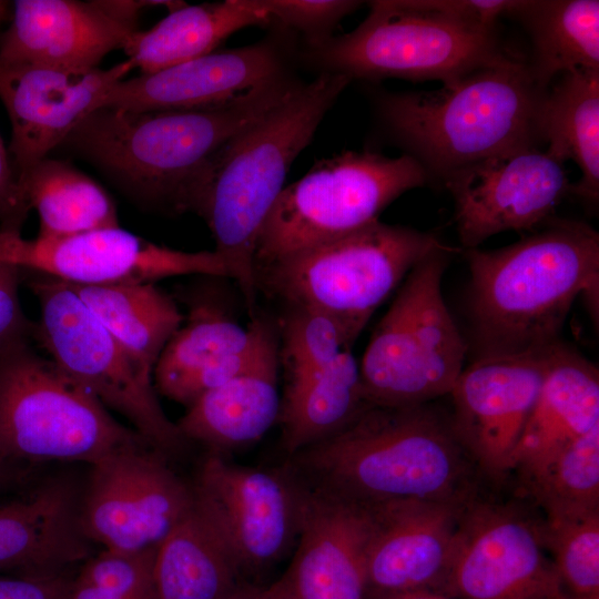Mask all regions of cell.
I'll use <instances>...</instances> for the list:
<instances>
[{"instance_id": "42", "label": "cell", "mask_w": 599, "mask_h": 599, "mask_svg": "<svg viewBox=\"0 0 599 599\" xmlns=\"http://www.w3.org/2000/svg\"><path fill=\"white\" fill-rule=\"evenodd\" d=\"M365 599H455L444 592L432 589H418L396 592H366Z\"/></svg>"}, {"instance_id": "22", "label": "cell", "mask_w": 599, "mask_h": 599, "mask_svg": "<svg viewBox=\"0 0 599 599\" xmlns=\"http://www.w3.org/2000/svg\"><path fill=\"white\" fill-rule=\"evenodd\" d=\"M273 42L213 51L156 72L123 79L99 108L164 111L201 108L237 98L285 73Z\"/></svg>"}, {"instance_id": "34", "label": "cell", "mask_w": 599, "mask_h": 599, "mask_svg": "<svg viewBox=\"0 0 599 599\" xmlns=\"http://www.w3.org/2000/svg\"><path fill=\"white\" fill-rule=\"evenodd\" d=\"M524 485L544 514L599 508V427L567 446Z\"/></svg>"}, {"instance_id": "15", "label": "cell", "mask_w": 599, "mask_h": 599, "mask_svg": "<svg viewBox=\"0 0 599 599\" xmlns=\"http://www.w3.org/2000/svg\"><path fill=\"white\" fill-rule=\"evenodd\" d=\"M545 550L541 519L478 494L461 514L438 591L455 599H525L558 577Z\"/></svg>"}, {"instance_id": "9", "label": "cell", "mask_w": 599, "mask_h": 599, "mask_svg": "<svg viewBox=\"0 0 599 599\" xmlns=\"http://www.w3.org/2000/svg\"><path fill=\"white\" fill-rule=\"evenodd\" d=\"M451 248L444 245L406 275L359 363L366 399L410 406L450 394L464 369L467 344L441 292Z\"/></svg>"}, {"instance_id": "12", "label": "cell", "mask_w": 599, "mask_h": 599, "mask_svg": "<svg viewBox=\"0 0 599 599\" xmlns=\"http://www.w3.org/2000/svg\"><path fill=\"white\" fill-rule=\"evenodd\" d=\"M191 486L195 508L219 535L245 581L275 567L294 549L305 487L287 467L251 468L211 453Z\"/></svg>"}, {"instance_id": "32", "label": "cell", "mask_w": 599, "mask_h": 599, "mask_svg": "<svg viewBox=\"0 0 599 599\" xmlns=\"http://www.w3.org/2000/svg\"><path fill=\"white\" fill-rule=\"evenodd\" d=\"M510 16L525 26L532 43L528 65L537 85L576 69H599V1H516Z\"/></svg>"}, {"instance_id": "45", "label": "cell", "mask_w": 599, "mask_h": 599, "mask_svg": "<svg viewBox=\"0 0 599 599\" xmlns=\"http://www.w3.org/2000/svg\"><path fill=\"white\" fill-rule=\"evenodd\" d=\"M232 599H283L274 587L245 583Z\"/></svg>"}, {"instance_id": "28", "label": "cell", "mask_w": 599, "mask_h": 599, "mask_svg": "<svg viewBox=\"0 0 599 599\" xmlns=\"http://www.w3.org/2000/svg\"><path fill=\"white\" fill-rule=\"evenodd\" d=\"M369 406L359 364L345 349L327 366L285 383L277 420L282 448L291 457L337 434Z\"/></svg>"}, {"instance_id": "39", "label": "cell", "mask_w": 599, "mask_h": 599, "mask_svg": "<svg viewBox=\"0 0 599 599\" xmlns=\"http://www.w3.org/2000/svg\"><path fill=\"white\" fill-rule=\"evenodd\" d=\"M21 270L0 262V354L11 346L27 341L32 324L24 316L20 297Z\"/></svg>"}, {"instance_id": "26", "label": "cell", "mask_w": 599, "mask_h": 599, "mask_svg": "<svg viewBox=\"0 0 599 599\" xmlns=\"http://www.w3.org/2000/svg\"><path fill=\"white\" fill-rule=\"evenodd\" d=\"M278 369L277 346L247 373L201 395L176 423L182 437L216 454L258 441L278 420Z\"/></svg>"}, {"instance_id": "23", "label": "cell", "mask_w": 599, "mask_h": 599, "mask_svg": "<svg viewBox=\"0 0 599 599\" xmlns=\"http://www.w3.org/2000/svg\"><path fill=\"white\" fill-rule=\"evenodd\" d=\"M256 333V315L243 327L211 304L192 305L154 368L156 393L187 407L204 393L247 373L258 359V351L250 346Z\"/></svg>"}, {"instance_id": "29", "label": "cell", "mask_w": 599, "mask_h": 599, "mask_svg": "<svg viewBox=\"0 0 599 599\" xmlns=\"http://www.w3.org/2000/svg\"><path fill=\"white\" fill-rule=\"evenodd\" d=\"M538 136L546 152L580 169L569 192L593 204L599 197V69H576L560 74L545 91L538 111Z\"/></svg>"}, {"instance_id": "19", "label": "cell", "mask_w": 599, "mask_h": 599, "mask_svg": "<svg viewBox=\"0 0 599 599\" xmlns=\"http://www.w3.org/2000/svg\"><path fill=\"white\" fill-rule=\"evenodd\" d=\"M304 487L294 555L272 586L283 599H365L372 528L367 506Z\"/></svg>"}, {"instance_id": "36", "label": "cell", "mask_w": 599, "mask_h": 599, "mask_svg": "<svg viewBox=\"0 0 599 599\" xmlns=\"http://www.w3.org/2000/svg\"><path fill=\"white\" fill-rule=\"evenodd\" d=\"M276 326L278 364L283 367L285 383L327 366L347 349L337 324L315 309L284 307Z\"/></svg>"}, {"instance_id": "40", "label": "cell", "mask_w": 599, "mask_h": 599, "mask_svg": "<svg viewBox=\"0 0 599 599\" xmlns=\"http://www.w3.org/2000/svg\"><path fill=\"white\" fill-rule=\"evenodd\" d=\"M73 579L65 572L0 577V599H71Z\"/></svg>"}, {"instance_id": "33", "label": "cell", "mask_w": 599, "mask_h": 599, "mask_svg": "<svg viewBox=\"0 0 599 599\" xmlns=\"http://www.w3.org/2000/svg\"><path fill=\"white\" fill-rule=\"evenodd\" d=\"M18 181L30 210L38 214L40 237L55 238L120 226L109 193L64 160L48 156Z\"/></svg>"}, {"instance_id": "37", "label": "cell", "mask_w": 599, "mask_h": 599, "mask_svg": "<svg viewBox=\"0 0 599 599\" xmlns=\"http://www.w3.org/2000/svg\"><path fill=\"white\" fill-rule=\"evenodd\" d=\"M155 552L102 549L83 562L75 578L122 599H155Z\"/></svg>"}, {"instance_id": "5", "label": "cell", "mask_w": 599, "mask_h": 599, "mask_svg": "<svg viewBox=\"0 0 599 599\" xmlns=\"http://www.w3.org/2000/svg\"><path fill=\"white\" fill-rule=\"evenodd\" d=\"M546 90L511 55L432 91L379 100L386 129L428 173L443 181L499 153L536 144Z\"/></svg>"}, {"instance_id": "41", "label": "cell", "mask_w": 599, "mask_h": 599, "mask_svg": "<svg viewBox=\"0 0 599 599\" xmlns=\"http://www.w3.org/2000/svg\"><path fill=\"white\" fill-rule=\"evenodd\" d=\"M30 207L0 135V230L21 232Z\"/></svg>"}, {"instance_id": "8", "label": "cell", "mask_w": 599, "mask_h": 599, "mask_svg": "<svg viewBox=\"0 0 599 599\" xmlns=\"http://www.w3.org/2000/svg\"><path fill=\"white\" fill-rule=\"evenodd\" d=\"M148 443L27 341L0 354V460L89 466ZM149 444V443H148Z\"/></svg>"}, {"instance_id": "30", "label": "cell", "mask_w": 599, "mask_h": 599, "mask_svg": "<svg viewBox=\"0 0 599 599\" xmlns=\"http://www.w3.org/2000/svg\"><path fill=\"white\" fill-rule=\"evenodd\" d=\"M153 578L155 599H232L250 583L195 504L156 548Z\"/></svg>"}, {"instance_id": "16", "label": "cell", "mask_w": 599, "mask_h": 599, "mask_svg": "<svg viewBox=\"0 0 599 599\" xmlns=\"http://www.w3.org/2000/svg\"><path fill=\"white\" fill-rule=\"evenodd\" d=\"M443 182L454 199L457 232L466 250L505 231L540 226L570 185L562 163L536 144L485 159Z\"/></svg>"}, {"instance_id": "13", "label": "cell", "mask_w": 599, "mask_h": 599, "mask_svg": "<svg viewBox=\"0 0 599 599\" xmlns=\"http://www.w3.org/2000/svg\"><path fill=\"white\" fill-rule=\"evenodd\" d=\"M148 443L90 465L80 493V524L102 549H155L193 509L192 486Z\"/></svg>"}, {"instance_id": "2", "label": "cell", "mask_w": 599, "mask_h": 599, "mask_svg": "<svg viewBox=\"0 0 599 599\" xmlns=\"http://www.w3.org/2000/svg\"><path fill=\"white\" fill-rule=\"evenodd\" d=\"M286 467L306 487L366 505L468 502L481 475L450 413L434 402L370 405L337 434L288 457Z\"/></svg>"}, {"instance_id": "14", "label": "cell", "mask_w": 599, "mask_h": 599, "mask_svg": "<svg viewBox=\"0 0 599 599\" xmlns=\"http://www.w3.org/2000/svg\"><path fill=\"white\" fill-rule=\"evenodd\" d=\"M0 262L77 286L155 283L195 274L227 277L214 251L174 250L120 226L31 240L19 231L0 230Z\"/></svg>"}, {"instance_id": "11", "label": "cell", "mask_w": 599, "mask_h": 599, "mask_svg": "<svg viewBox=\"0 0 599 599\" xmlns=\"http://www.w3.org/2000/svg\"><path fill=\"white\" fill-rule=\"evenodd\" d=\"M29 281L40 307L31 334L49 358L105 408L122 415L155 449L165 455L180 451L186 440L163 410L153 378L138 367L72 286L38 273Z\"/></svg>"}, {"instance_id": "21", "label": "cell", "mask_w": 599, "mask_h": 599, "mask_svg": "<svg viewBox=\"0 0 599 599\" xmlns=\"http://www.w3.org/2000/svg\"><path fill=\"white\" fill-rule=\"evenodd\" d=\"M13 8L0 38L3 64L92 70L108 53L123 49L138 30L114 12L109 0H17Z\"/></svg>"}, {"instance_id": "6", "label": "cell", "mask_w": 599, "mask_h": 599, "mask_svg": "<svg viewBox=\"0 0 599 599\" xmlns=\"http://www.w3.org/2000/svg\"><path fill=\"white\" fill-rule=\"evenodd\" d=\"M435 235L379 220L339 238L255 268L257 295L283 307L322 312L347 349L377 307L426 255L444 246Z\"/></svg>"}, {"instance_id": "24", "label": "cell", "mask_w": 599, "mask_h": 599, "mask_svg": "<svg viewBox=\"0 0 599 599\" xmlns=\"http://www.w3.org/2000/svg\"><path fill=\"white\" fill-rule=\"evenodd\" d=\"M80 493L55 479L27 498L0 506V571L62 573L92 555L80 524Z\"/></svg>"}, {"instance_id": "46", "label": "cell", "mask_w": 599, "mask_h": 599, "mask_svg": "<svg viewBox=\"0 0 599 599\" xmlns=\"http://www.w3.org/2000/svg\"><path fill=\"white\" fill-rule=\"evenodd\" d=\"M7 12H8V2L0 0V24L6 18Z\"/></svg>"}, {"instance_id": "20", "label": "cell", "mask_w": 599, "mask_h": 599, "mask_svg": "<svg viewBox=\"0 0 599 599\" xmlns=\"http://www.w3.org/2000/svg\"><path fill=\"white\" fill-rule=\"evenodd\" d=\"M468 502L405 499L363 504L372 519L367 592L439 590Z\"/></svg>"}, {"instance_id": "35", "label": "cell", "mask_w": 599, "mask_h": 599, "mask_svg": "<svg viewBox=\"0 0 599 599\" xmlns=\"http://www.w3.org/2000/svg\"><path fill=\"white\" fill-rule=\"evenodd\" d=\"M545 548L575 599L599 593V508L548 512L541 518Z\"/></svg>"}, {"instance_id": "31", "label": "cell", "mask_w": 599, "mask_h": 599, "mask_svg": "<svg viewBox=\"0 0 599 599\" xmlns=\"http://www.w3.org/2000/svg\"><path fill=\"white\" fill-rule=\"evenodd\" d=\"M71 286L138 367L153 378L162 352L184 321L174 298L155 283Z\"/></svg>"}, {"instance_id": "18", "label": "cell", "mask_w": 599, "mask_h": 599, "mask_svg": "<svg viewBox=\"0 0 599 599\" xmlns=\"http://www.w3.org/2000/svg\"><path fill=\"white\" fill-rule=\"evenodd\" d=\"M134 68L130 59L87 71L0 63V100L11 125L8 152L18 179L58 149Z\"/></svg>"}, {"instance_id": "25", "label": "cell", "mask_w": 599, "mask_h": 599, "mask_svg": "<svg viewBox=\"0 0 599 599\" xmlns=\"http://www.w3.org/2000/svg\"><path fill=\"white\" fill-rule=\"evenodd\" d=\"M599 427L597 366L559 342L512 453L510 471L526 481L571 443Z\"/></svg>"}, {"instance_id": "44", "label": "cell", "mask_w": 599, "mask_h": 599, "mask_svg": "<svg viewBox=\"0 0 599 599\" xmlns=\"http://www.w3.org/2000/svg\"><path fill=\"white\" fill-rule=\"evenodd\" d=\"M525 599H575L556 577Z\"/></svg>"}, {"instance_id": "4", "label": "cell", "mask_w": 599, "mask_h": 599, "mask_svg": "<svg viewBox=\"0 0 599 599\" xmlns=\"http://www.w3.org/2000/svg\"><path fill=\"white\" fill-rule=\"evenodd\" d=\"M351 80L321 72L248 125L222 151L202 179L191 205L215 242L227 277L254 315V257L262 227L283 190L286 174L309 144L322 120Z\"/></svg>"}, {"instance_id": "43", "label": "cell", "mask_w": 599, "mask_h": 599, "mask_svg": "<svg viewBox=\"0 0 599 599\" xmlns=\"http://www.w3.org/2000/svg\"><path fill=\"white\" fill-rule=\"evenodd\" d=\"M71 599H122L111 592L73 579Z\"/></svg>"}, {"instance_id": "17", "label": "cell", "mask_w": 599, "mask_h": 599, "mask_svg": "<svg viewBox=\"0 0 599 599\" xmlns=\"http://www.w3.org/2000/svg\"><path fill=\"white\" fill-rule=\"evenodd\" d=\"M557 345V344H556ZM477 357L449 396L454 430L481 475L501 481L547 373L550 353Z\"/></svg>"}, {"instance_id": "10", "label": "cell", "mask_w": 599, "mask_h": 599, "mask_svg": "<svg viewBox=\"0 0 599 599\" xmlns=\"http://www.w3.org/2000/svg\"><path fill=\"white\" fill-rule=\"evenodd\" d=\"M428 180L407 153L343 151L316 162L280 193L260 233L254 268L365 227Z\"/></svg>"}, {"instance_id": "27", "label": "cell", "mask_w": 599, "mask_h": 599, "mask_svg": "<svg viewBox=\"0 0 599 599\" xmlns=\"http://www.w3.org/2000/svg\"><path fill=\"white\" fill-rule=\"evenodd\" d=\"M270 22L258 0H225L186 4L149 30L134 31L123 50L142 74L216 51L236 31Z\"/></svg>"}, {"instance_id": "3", "label": "cell", "mask_w": 599, "mask_h": 599, "mask_svg": "<svg viewBox=\"0 0 599 599\" xmlns=\"http://www.w3.org/2000/svg\"><path fill=\"white\" fill-rule=\"evenodd\" d=\"M541 225L510 245L465 252L476 358L551 348L577 296L598 295V232L567 219Z\"/></svg>"}, {"instance_id": "1", "label": "cell", "mask_w": 599, "mask_h": 599, "mask_svg": "<svg viewBox=\"0 0 599 599\" xmlns=\"http://www.w3.org/2000/svg\"><path fill=\"white\" fill-rule=\"evenodd\" d=\"M300 84L284 74L232 100L193 109L99 108L59 148L93 166L135 205L183 214L229 143Z\"/></svg>"}, {"instance_id": "38", "label": "cell", "mask_w": 599, "mask_h": 599, "mask_svg": "<svg viewBox=\"0 0 599 599\" xmlns=\"http://www.w3.org/2000/svg\"><path fill=\"white\" fill-rule=\"evenodd\" d=\"M268 20L300 31L308 47L332 37V31L361 1L347 0H258Z\"/></svg>"}, {"instance_id": "7", "label": "cell", "mask_w": 599, "mask_h": 599, "mask_svg": "<svg viewBox=\"0 0 599 599\" xmlns=\"http://www.w3.org/2000/svg\"><path fill=\"white\" fill-rule=\"evenodd\" d=\"M509 57L496 29L463 21L430 0H377L348 33L308 47L321 72L353 79L388 78L443 83Z\"/></svg>"}, {"instance_id": "47", "label": "cell", "mask_w": 599, "mask_h": 599, "mask_svg": "<svg viewBox=\"0 0 599 599\" xmlns=\"http://www.w3.org/2000/svg\"><path fill=\"white\" fill-rule=\"evenodd\" d=\"M585 599H599V593H598V595H593V596L588 597V598H585Z\"/></svg>"}]
</instances>
